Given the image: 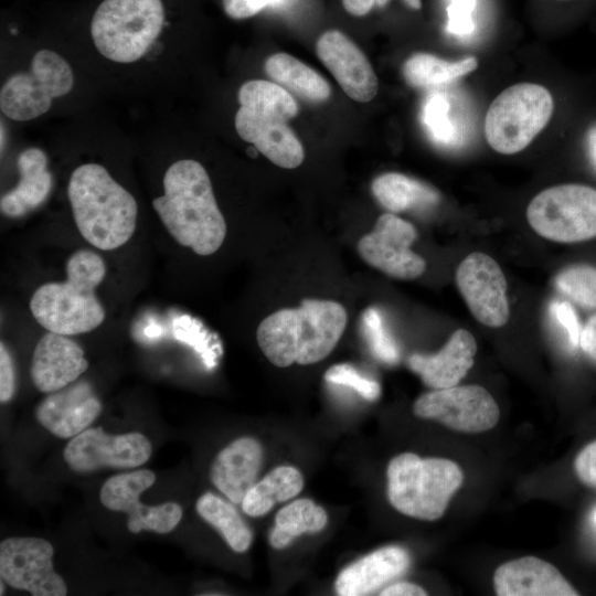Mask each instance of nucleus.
<instances>
[{"mask_svg":"<svg viewBox=\"0 0 596 596\" xmlns=\"http://www.w3.org/2000/svg\"><path fill=\"white\" fill-rule=\"evenodd\" d=\"M409 562V555L403 547H381L343 568L337 577L336 592L341 596L370 595L402 575Z\"/></svg>","mask_w":596,"mask_h":596,"instance_id":"5701e85b","label":"nucleus"},{"mask_svg":"<svg viewBox=\"0 0 596 596\" xmlns=\"http://www.w3.org/2000/svg\"><path fill=\"white\" fill-rule=\"evenodd\" d=\"M390 0H374V4L379 8H383L389 3ZM405 4L414 10H421L422 9V0H403Z\"/></svg>","mask_w":596,"mask_h":596,"instance_id":"c03bdc74","label":"nucleus"},{"mask_svg":"<svg viewBox=\"0 0 596 596\" xmlns=\"http://www.w3.org/2000/svg\"><path fill=\"white\" fill-rule=\"evenodd\" d=\"M493 585L499 596H576L578 592L551 563L523 556L501 564Z\"/></svg>","mask_w":596,"mask_h":596,"instance_id":"aec40b11","label":"nucleus"},{"mask_svg":"<svg viewBox=\"0 0 596 596\" xmlns=\"http://www.w3.org/2000/svg\"><path fill=\"white\" fill-rule=\"evenodd\" d=\"M593 522L596 524V510L593 513Z\"/></svg>","mask_w":596,"mask_h":596,"instance_id":"49530a36","label":"nucleus"},{"mask_svg":"<svg viewBox=\"0 0 596 596\" xmlns=\"http://www.w3.org/2000/svg\"><path fill=\"white\" fill-rule=\"evenodd\" d=\"M371 189L377 202L393 213L433 205L439 201V194L434 188L398 172L376 177Z\"/></svg>","mask_w":596,"mask_h":596,"instance_id":"a878e982","label":"nucleus"},{"mask_svg":"<svg viewBox=\"0 0 596 596\" xmlns=\"http://www.w3.org/2000/svg\"><path fill=\"white\" fill-rule=\"evenodd\" d=\"M449 114L450 105L441 94H432L424 103L423 121L429 135L439 143H450L455 140V127Z\"/></svg>","mask_w":596,"mask_h":596,"instance_id":"473e14b6","label":"nucleus"},{"mask_svg":"<svg viewBox=\"0 0 596 596\" xmlns=\"http://www.w3.org/2000/svg\"><path fill=\"white\" fill-rule=\"evenodd\" d=\"M324 380L329 383L351 387L368 401L376 400L381 392L376 381L362 375L354 366L347 363L331 366L326 372Z\"/></svg>","mask_w":596,"mask_h":596,"instance_id":"72a5a7b5","label":"nucleus"},{"mask_svg":"<svg viewBox=\"0 0 596 596\" xmlns=\"http://www.w3.org/2000/svg\"><path fill=\"white\" fill-rule=\"evenodd\" d=\"M380 595L382 596H425L427 593L421 586L407 583L400 582L392 584L384 588Z\"/></svg>","mask_w":596,"mask_h":596,"instance_id":"a19ab883","label":"nucleus"},{"mask_svg":"<svg viewBox=\"0 0 596 596\" xmlns=\"http://www.w3.org/2000/svg\"><path fill=\"white\" fill-rule=\"evenodd\" d=\"M413 412L462 433H481L493 428L500 409L492 395L480 385H461L433 390L421 395Z\"/></svg>","mask_w":596,"mask_h":596,"instance_id":"9b49d317","label":"nucleus"},{"mask_svg":"<svg viewBox=\"0 0 596 596\" xmlns=\"http://www.w3.org/2000/svg\"><path fill=\"white\" fill-rule=\"evenodd\" d=\"M588 152L593 163L596 166V127L589 130L588 137Z\"/></svg>","mask_w":596,"mask_h":596,"instance_id":"37998d69","label":"nucleus"},{"mask_svg":"<svg viewBox=\"0 0 596 596\" xmlns=\"http://www.w3.org/2000/svg\"><path fill=\"white\" fill-rule=\"evenodd\" d=\"M87 368L79 344L65 334L47 331L34 348L30 375L40 392L52 393L75 382Z\"/></svg>","mask_w":596,"mask_h":596,"instance_id":"6ab92c4d","label":"nucleus"},{"mask_svg":"<svg viewBox=\"0 0 596 596\" xmlns=\"http://www.w3.org/2000/svg\"><path fill=\"white\" fill-rule=\"evenodd\" d=\"M478 61L473 56L460 61H446L429 53H415L403 65V75L412 87H435L447 84L475 71Z\"/></svg>","mask_w":596,"mask_h":596,"instance_id":"cd10ccee","label":"nucleus"},{"mask_svg":"<svg viewBox=\"0 0 596 596\" xmlns=\"http://www.w3.org/2000/svg\"><path fill=\"white\" fill-rule=\"evenodd\" d=\"M574 470L587 487L596 489V440L587 444L575 457Z\"/></svg>","mask_w":596,"mask_h":596,"instance_id":"e433bc0d","label":"nucleus"},{"mask_svg":"<svg viewBox=\"0 0 596 596\" xmlns=\"http://www.w3.org/2000/svg\"><path fill=\"white\" fill-rule=\"evenodd\" d=\"M551 315L565 330L568 343L572 347L579 344L581 327L577 315L568 301H553L550 307Z\"/></svg>","mask_w":596,"mask_h":596,"instance_id":"f704fd0d","label":"nucleus"},{"mask_svg":"<svg viewBox=\"0 0 596 596\" xmlns=\"http://www.w3.org/2000/svg\"><path fill=\"white\" fill-rule=\"evenodd\" d=\"M102 404L87 381L50 393L38 406L39 423L60 438L74 437L97 418Z\"/></svg>","mask_w":596,"mask_h":596,"instance_id":"a211bd4d","label":"nucleus"},{"mask_svg":"<svg viewBox=\"0 0 596 596\" xmlns=\"http://www.w3.org/2000/svg\"><path fill=\"white\" fill-rule=\"evenodd\" d=\"M73 84L70 64L51 50H40L28 72L12 75L2 85L1 111L17 121L34 119L51 108L54 98L66 95Z\"/></svg>","mask_w":596,"mask_h":596,"instance_id":"9d476101","label":"nucleus"},{"mask_svg":"<svg viewBox=\"0 0 596 596\" xmlns=\"http://www.w3.org/2000/svg\"><path fill=\"white\" fill-rule=\"evenodd\" d=\"M164 23L161 0H104L91 22L97 51L116 63L140 60Z\"/></svg>","mask_w":596,"mask_h":596,"instance_id":"0eeeda50","label":"nucleus"},{"mask_svg":"<svg viewBox=\"0 0 596 596\" xmlns=\"http://www.w3.org/2000/svg\"><path fill=\"white\" fill-rule=\"evenodd\" d=\"M196 511L221 533L233 551L243 553L248 550L253 540L252 531L231 503L207 492L199 498Z\"/></svg>","mask_w":596,"mask_h":596,"instance_id":"c756f323","label":"nucleus"},{"mask_svg":"<svg viewBox=\"0 0 596 596\" xmlns=\"http://www.w3.org/2000/svg\"><path fill=\"white\" fill-rule=\"evenodd\" d=\"M476 352L473 336L465 329H458L437 353L412 354L408 365L428 387L446 389L457 385L468 373L473 365Z\"/></svg>","mask_w":596,"mask_h":596,"instance_id":"412c9836","label":"nucleus"},{"mask_svg":"<svg viewBox=\"0 0 596 596\" xmlns=\"http://www.w3.org/2000/svg\"><path fill=\"white\" fill-rule=\"evenodd\" d=\"M526 219L542 237L577 243L596 237V189L577 183L560 184L536 194Z\"/></svg>","mask_w":596,"mask_h":596,"instance_id":"1a4fd4ad","label":"nucleus"},{"mask_svg":"<svg viewBox=\"0 0 596 596\" xmlns=\"http://www.w3.org/2000/svg\"><path fill=\"white\" fill-rule=\"evenodd\" d=\"M262 462L259 443L251 437H242L219 453L211 466L210 478L231 502L238 504L257 482Z\"/></svg>","mask_w":596,"mask_h":596,"instance_id":"4be33fe9","label":"nucleus"},{"mask_svg":"<svg viewBox=\"0 0 596 596\" xmlns=\"http://www.w3.org/2000/svg\"><path fill=\"white\" fill-rule=\"evenodd\" d=\"M362 329L372 353L385 363L398 360V349L386 330L382 317L375 308H369L362 315Z\"/></svg>","mask_w":596,"mask_h":596,"instance_id":"2f4dec72","label":"nucleus"},{"mask_svg":"<svg viewBox=\"0 0 596 596\" xmlns=\"http://www.w3.org/2000/svg\"><path fill=\"white\" fill-rule=\"evenodd\" d=\"M456 284L480 323L490 328L507 323L510 315L507 280L493 258L480 252L469 254L456 270Z\"/></svg>","mask_w":596,"mask_h":596,"instance_id":"dca6fc26","label":"nucleus"},{"mask_svg":"<svg viewBox=\"0 0 596 596\" xmlns=\"http://www.w3.org/2000/svg\"><path fill=\"white\" fill-rule=\"evenodd\" d=\"M327 521V513L321 507L309 499H298L276 514L269 543L275 549H284L302 533L321 531Z\"/></svg>","mask_w":596,"mask_h":596,"instance_id":"c85d7f7f","label":"nucleus"},{"mask_svg":"<svg viewBox=\"0 0 596 596\" xmlns=\"http://www.w3.org/2000/svg\"><path fill=\"white\" fill-rule=\"evenodd\" d=\"M151 453V443L140 433L113 436L96 427L74 436L64 449V459L72 470L89 472L104 467H139L149 459Z\"/></svg>","mask_w":596,"mask_h":596,"instance_id":"2eb2a0df","label":"nucleus"},{"mask_svg":"<svg viewBox=\"0 0 596 596\" xmlns=\"http://www.w3.org/2000/svg\"><path fill=\"white\" fill-rule=\"evenodd\" d=\"M66 279L40 286L30 299L36 322L47 331L65 336L89 332L105 320V310L95 294L104 280L103 258L89 249L74 252L66 262Z\"/></svg>","mask_w":596,"mask_h":596,"instance_id":"20e7f679","label":"nucleus"},{"mask_svg":"<svg viewBox=\"0 0 596 596\" xmlns=\"http://www.w3.org/2000/svg\"><path fill=\"white\" fill-rule=\"evenodd\" d=\"M156 481L151 470L140 469L110 477L100 489L99 499L111 511L128 514L127 528L132 533L142 530L169 533L180 522L182 508L175 502L143 505L139 497Z\"/></svg>","mask_w":596,"mask_h":596,"instance_id":"ddd939ff","label":"nucleus"},{"mask_svg":"<svg viewBox=\"0 0 596 596\" xmlns=\"http://www.w3.org/2000/svg\"><path fill=\"white\" fill-rule=\"evenodd\" d=\"M15 377L13 361L3 342L0 343V401L9 402L14 394Z\"/></svg>","mask_w":596,"mask_h":596,"instance_id":"58836bf2","label":"nucleus"},{"mask_svg":"<svg viewBox=\"0 0 596 596\" xmlns=\"http://www.w3.org/2000/svg\"><path fill=\"white\" fill-rule=\"evenodd\" d=\"M417 237L409 222L394 215L382 214L372 232L358 243L362 259L370 266L398 279H415L426 268L423 257L411 249Z\"/></svg>","mask_w":596,"mask_h":596,"instance_id":"4468645a","label":"nucleus"},{"mask_svg":"<svg viewBox=\"0 0 596 596\" xmlns=\"http://www.w3.org/2000/svg\"><path fill=\"white\" fill-rule=\"evenodd\" d=\"M348 321L344 307L333 300L304 299L298 308H283L258 324L256 339L276 366L308 365L334 349Z\"/></svg>","mask_w":596,"mask_h":596,"instance_id":"f03ea898","label":"nucleus"},{"mask_svg":"<svg viewBox=\"0 0 596 596\" xmlns=\"http://www.w3.org/2000/svg\"><path fill=\"white\" fill-rule=\"evenodd\" d=\"M3 582H4V581L2 579V581H1V584H0V585H1L0 595H3V593H4V587H3V584H4V583H3Z\"/></svg>","mask_w":596,"mask_h":596,"instance_id":"a18cd8bd","label":"nucleus"},{"mask_svg":"<svg viewBox=\"0 0 596 596\" xmlns=\"http://www.w3.org/2000/svg\"><path fill=\"white\" fill-rule=\"evenodd\" d=\"M304 487L300 471L290 466L273 469L256 482L242 501L243 511L251 517H260L269 512L277 503L297 496Z\"/></svg>","mask_w":596,"mask_h":596,"instance_id":"bb28decb","label":"nucleus"},{"mask_svg":"<svg viewBox=\"0 0 596 596\" xmlns=\"http://www.w3.org/2000/svg\"><path fill=\"white\" fill-rule=\"evenodd\" d=\"M557 289L578 306L596 309V267L587 264L572 265L561 270Z\"/></svg>","mask_w":596,"mask_h":596,"instance_id":"7c9ffc66","label":"nucleus"},{"mask_svg":"<svg viewBox=\"0 0 596 596\" xmlns=\"http://www.w3.org/2000/svg\"><path fill=\"white\" fill-rule=\"evenodd\" d=\"M553 110V97L544 86L534 83L509 86L488 108L485 118L486 139L499 153H517L543 130Z\"/></svg>","mask_w":596,"mask_h":596,"instance_id":"6e6552de","label":"nucleus"},{"mask_svg":"<svg viewBox=\"0 0 596 596\" xmlns=\"http://www.w3.org/2000/svg\"><path fill=\"white\" fill-rule=\"evenodd\" d=\"M387 498L401 513L426 521L443 517L464 481L460 467L446 458H421L412 453L387 466Z\"/></svg>","mask_w":596,"mask_h":596,"instance_id":"423d86ee","label":"nucleus"},{"mask_svg":"<svg viewBox=\"0 0 596 596\" xmlns=\"http://www.w3.org/2000/svg\"><path fill=\"white\" fill-rule=\"evenodd\" d=\"M163 191L152 206L169 234L198 255L215 253L225 240L226 223L204 167L191 159L175 161L164 173Z\"/></svg>","mask_w":596,"mask_h":596,"instance_id":"f257e3e1","label":"nucleus"},{"mask_svg":"<svg viewBox=\"0 0 596 596\" xmlns=\"http://www.w3.org/2000/svg\"><path fill=\"white\" fill-rule=\"evenodd\" d=\"M18 184L1 196L0 209L8 217H20L41 205L52 189L47 157L39 148H29L18 158Z\"/></svg>","mask_w":596,"mask_h":596,"instance_id":"b1692460","label":"nucleus"},{"mask_svg":"<svg viewBox=\"0 0 596 596\" xmlns=\"http://www.w3.org/2000/svg\"><path fill=\"white\" fill-rule=\"evenodd\" d=\"M476 0H450L448 7V30L454 34H467L473 29L471 13Z\"/></svg>","mask_w":596,"mask_h":596,"instance_id":"c9c22d12","label":"nucleus"},{"mask_svg":"<svg viewBox=\"0 0 596 596\" xmlns=\"http://www.w3.org/2000/svg\"><path fill=\"white\" fill-rule=\"evenodd\" d=\"M343 8L352 15L361 17L370 12L374 0H342Z\"/></svg>","mask_w":596,"mask_h":596,"instance_id":"79ce46f5","label":"nucleus"},{"mask_svg":"<svg viewBox=\"0 0 596 596\" xmlns=\"http://www.w3.org/2000/svg\"><path fill=\"white\" fill-rule=\"evenodd\" d=\"M67 195L77 230L91 245L113 251L131 238L137 202L103 166L77 167L70 178Z\"/></svg>","mask_w":596,"mask_h":596,"instance_id":"7ed1b4c3","label":"nucleus"},{"mask_svg":"<svg viewBox=\"0 0 596 596\" xmlns=\"http://www.w3.org/2000/svg\"><path fill=\"white\" fill-rule=\"evenodd\" d=\"M284 0H222L225 13L232 19H246L257 14L269 6L279 4Z\"/></svg>","mask_w":596,"mask_h":596,"instance_id":"4c0bfd02","label":"nucleus"},{"mask_svg":"<svg viewBox=\"0 0 596 596\" xmlns=\"http://www.w3.org/2000/svg\"><path fill=\"white\" fill-rule=\"evenodd\" d=\"M54 549L41 538H9L0 544V576L34 596H64L67 587L53 568Z\"/></svg>","mask_w":596,"mask_h":596,"instance_id":"f8f14e48","label":"nucleus"},{"mask_svg":"<svg viewBox=\"0 0 596 596\" xmlns=\"http://www.w3.org/2000/svg\"><path fill=\"white\" fill-rule=\"evenodd\" d=\"M240 108L235 129L278 167L294 169L301 164L305 152L288 120L298 114L294 96L276 83L253 79L238 89Z\"/></svg>","mask_w":596,"mask_h":596,"instance_id":"39448f33","label":"nucleus"},{"mask_svg":"<svg viewBox=\"0 0 596 596\" xmlns=\"http://www.w3.org/2000/svg\"><path fill=\"white\" fill-rule=\"evenodd\" d=\"M317 55L344 93L355 102H370L377 93V77L361 49L344 33L329 30L316 44Z\"/></svg>","mask_w":596,"mask_h":596,"instance_id":"f3484780","label":"nucleus"},{"mask_svg":"<svg viewBox=\"0 0 596 596\" xmlns=\"http://www.w3.org/2000/svg\"><path fill=\"white\" fill-rule=\"evenodd\" d=\"M266 74L279 86L309 102L329 98L328 82L315 70L287 53H276L264 64Z\"/></svg>","mask_w":596,"mask_h":596,"instance_id":"393cba45","label":"nucleus"},{"mask_svg":"<svg viewBox=\"0 0 596 596\" xmlns=\"http://www.w3.org/2000/svg\"><path fill=\"white\" fill-rule=\"evenodd\" d=\"M579 347L596 363V313L590 316L582 328Z\"/></svg>","mask_w":596,"mask_h":596,"instance_id":"ea45409f","label":"nucleus"}]
</instances>
